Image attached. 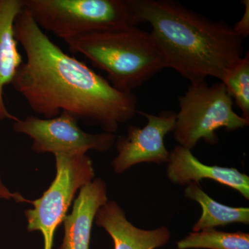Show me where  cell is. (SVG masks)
Masks as SVG:
<instances>
[{
	"label": "cell",
	"instance_id": "obj_1",
	"mask_svg": "<svg viewBox=\"0 0 249 249\" xmlns=\"http://www.w3.org/2000/svg\"><path fill=\"white\" fill-rule=\"evenodd\" d=\"M14 29L26 60L11 85L34 112L45 119L67 112L110 134L138 112L133 92L119 91L83 62L63 52L25 8L16 18Z\"/></svg>",
	"mask_w": 249,
	"mask_h": 249
},
{
	"label": "cell",
	"instance_id": "obj_2",
	"mask_svg": "<svg viewBox=\"0 0 249 249\" xmlns=\"http://www.w3.org/2000/svg\"><path fill=\"white\" fill-rule=\"evenodd\" d=\"M140 23H148L165 68L191 83L222 81L244 56V39L224 21H214L173 0H132Z\"/></svg>",
	"mask_w": 249,
	"mask_h": 249
},
{
	"label": "cell",
	"instance_id": "obj_3",
	"mask_svg": "<svg viewBox=\"0 0 249 249\" xmlns=\"http://www.w3.org/2000/svg\"><path fill=\"white\" fill-rule=\"evenodd\" d=\"M107 74L115 89L130 93L165 68L150 32L137 26L89 33L64 41Z\"/></svg>",
	"mask_w": 249,
	"mask_h": 249
},
{
	"label": "cell",
	"instance_id": "obj_16",
	"mask_svg": "<svg viewBox=\"0 0 249 249\" xmlns=\"http://www.w3.org/2000/svg\"><path fill=\"white\" fill-rule=\"evenodd\" d=\"M242 2L245 6V13L240 21L232 27V29L237 35L240 36L242 39H245L248 37L249 34V1L244 0Z\"/></svg>",
	"mask_w": 249,
	"mask_h": 249
},
{
	"label": "cell",
	"instance_id": "obj_8",
	"mask_svg": "<svg viewBox=\"0 0 249 249\" xmlns=\"http://www.w3.org/2000/svg\"><path fill=\"white\" fill-rule=\"evenodd\" d=\"M138 113L146 118L147 123L142 128L129 125L126 135L116 139L118 155L112 161L116 173H124L139 163L160 165L169 160L170 152L165 147L164 139L175 129L177 113L163 111L159 115Z\"/></svg>",
	"mask_w": 249,
	"mask_h": 249
},
{
	"label": "cell",
	"instance_id": "obj_14",
	"mask_svg": "<svg viewBox=\"0 0 249 249\" xmlns=\"http://www.w3.org/2000/svg\"><path fill=\"white\" fill-rule=\"evenodd\" d=\"M177 247L178 249H249V234L204 229L188 234L178 242Z\"/></svg>",
	"mask_w": 249,
	"mask_h": 249
},
{
	"label": "cell",
	"instance_id": "obj_13",
	"mask_svg": "<svg viewBox=\"0 0 249 249\" xmlns=\"http://www.w3.org/2000/svg\"><path fill=\"white\" fill-rule=\"evenodd\" d=\"M184 196L197 202L202 210L201 217L193 228V232L225 227L232 223L249 224V208L231 207L217 202L206 194L197 183L192 182L188 184Z\"/></svg>",
	"mask_w": 249,
	"mask_h": 249
},
{
	"label": "cell",
	"instance_id": "obj_6",
	"mask_svg": "<svg viewBox=\"0 0 249 249\" xmlns=\"http://www.w3.org/2000/svg\"><path fill=\"white\" fill-rule=\"evenodd\" d=\"M56 175L42 196L27 200L33 209L25 211L29 232L40 231L44 249H53L55 231L64 222L77 191L94 179L92 160L81 153L56 154Z\"/></svg>",
	"mask_w": 249,
	"mask_h": 249
},
{
	"label": "cell",
	"instance_id": "obj_12",
	"mask_svg": "<svg viewBox=\"0 0 249 249\" xmlns=\"http://www.w3.org/2000/svg\"><path fill=\"white\" fill-rule=\"evenodd\" d=\"M24 8L23 0H0V121L18 119L6 107L4 89L6 85L12 83L23 63L14 25L16 18Z\"/></svg>",
	"mask_w": 249,
	"mask_h": 249
},
{
	"label": "cell",
	"instance_id": "obj_7",
	"mask_svg": "<svg viewBox=\"0 0 249 249\" xmlns=\"http://www.w3.org/2000/svg\"><path fill=\"white\" fill-rule=\"evenodd\" d=\"M78 120L67 112L52 119L27 116L14 121L13 129L33 140L31 149L36 153L86 154L89 150L106 152L116 142L114 134H91L85 132Z\"/></svg>",
	"mask_w": 249,
	"mask_h": 249
},
{
	"label": "cell",
	"instance_id": "obj_15",
	"mask_svg": "<svg viewBox=\"0 0 249 249\" xmlns=\"http://www.w3.org/2000/svg\"><path fill=\"white\" fill-rule=\"evenodd\" d=\"M222 83L228 93L249 122V53H247L227 72Z\"/></svg>",
	"mask_w": 249,
	"mask_h": 249
},
{
	"label": "cell",
	"instance_id": "obj_17",
	"mask_svg": "<svg viewBox=\"0 0 249 249\" xmlns=\"http://www.w3.org/2000/svg\"><path fill=\"white\" fill-rule=\"evenodd\" d=\"M16 196V193H11L9 190L5 186L2 181H1V177H0V198L5 199H15Z\"/></svg>",
	"mask_w": 249,
	"mask_h": 249
},
{
	"label": "cell",
	"instance_id": "obj_10",
	"mask_svg": "<svg viewBox=\"0 0 249 249\" xmlns=\"http://www.w3.org/2000/svg\"><path fill=\"white\" fill-rule=\"evenodd\" d=\"M95 223L110 235L114 249H155L168 243L169 229L162 226L154 230H144L133 225L116 201H107L98 210Z\"/></svg>",
	"mask_w": 249,
	"mask_h": 249
},
{
	"label": "cell",
	"instance_id": "obj_11",
	"mask_svg": "<svg viewBox=\"0 0 249 249\" xmlns=\"http://www.w3.org/2000/svg\"><path fill=\"white\" fill-rule=\"evenodd\" d=\"M107 201V185L101 178L82 187L71 213L64 219L65 235L59 249H89L95 216Z\"/></svg>",
	"mask_w": 249,
	"mask_h": 249
},
{
	"label": "cell",
	"instance_id": "obj_9",
	"mask_svg": "<svg viewBox=\"0 0 249 249\" xmlns=\"http://www.w3.org/2000/svg\"><path fill=\"white\" fill-rule=\"evenodd\" d=\"M167 163V177L175 184H199V181L207 178L231 188L249 199V177L236 168L204 164L191 150L180 145L170 152Z\"/></svg>",
	"mask_w": 249,
	"mask_h": 249
},
{
	"label": "cell",
	"instance_id": "obj_5",
	"mask_svg": "<svg viewBox=\"0 0 249 249\" xmlns=\"http://www.w3.org/2000/svg\"><path fill=\"white\" fill-rule=\"evenodd\" d=\"M178 104L174 137L180 145L191 150L201 139L211 145L217 143V129L231 132L249 124L234 111L233 99L221 81L212 85L206 81L191 83L178 97Z\"/></svg>",
	"mask_w": 249,
	"mask_h": 249
},
{
	"label": "cell",
	"instance_id": "obj_4",
	"mask_svg": "<svg viewBox=\"0 0 249 249\" xmlns=\"http://www.w3.org/2000/svg\"><path fill=\"white\" fill-rule=\"evenodd\" d=\"M42 30L63 41L140 24L132 0H23Z\"/></svg>",
	"mask_w": 249,
	"mask_h": 249
}]
</instances>
